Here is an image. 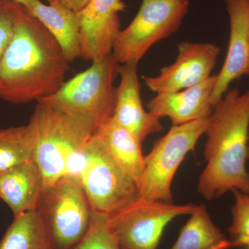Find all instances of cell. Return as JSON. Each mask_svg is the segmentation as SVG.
I'll return each mask as SVG.
<instances>
[{"mask_svg":"<svg viewBox=\"0 0 249 249\" xmlns=\"http://www.w3.org/2000/svg\"><path fill=\"white\" fill-rule=\"evenodd\" d=\"M208 123L209 119L172 125L168 133L154 143L144 158L139 197L173 203L172 183L175 173L186 156L196 148Z\"/></svg>","mask_w":249,"mask_h":249,"instance_id":"6","label":"cell"},{"mask_svg":"<svg viewBox=\"0 0 249 249\" xmlns=\"http://www.w3.org/2000/svg\"><path fill=\"white\" fill-rule=\"evenodd\" d=\"M230 19V39L225 61L216 75L213 106L223 98L234 80L249 76V0H225Z\"/></svg>","mask_w":249,"mask_h":249,"instance_id":"12","label":"cell"},{"mask_svg":"<svg viewBox=\"0 0 249 249\" xmlns=\"http://www.w3.org/2000/svg\"><path fill=\"white\" fill-rule=\"evenodd\" d=\"M69 66L53 36L20 4L0 60V98L16 105L38 102L61 88Z\"/></svg>","mask_w":249,"mask_h":249,"instance_id":"1","label":"cell"},{"mask_svg":"<svg viewBox=\"0 0 249 249\" xmlns=\"http://www.w3.org/2000/svg\"><path fill=\"white\" fill-rule=\"evenodd\" d=\"M189 6V0H142L137 16L116 38V61H140L152 46L178 31Z\"/></svg>","mask_w":249,"mask_h":249,"instance_id":"8","label":"cell"},{"mask_svg":"<svg viewBox=\"0 0 249 249\" xmlns=\"http://www.w3.org/2000/svg\"><path fill=\"white\" fill-rule=\"evenodd\" d=\"M55 1L75 12H78L89 2L90 0H55Z\"/></svg>","mask_w":249,"mask_h":249,"instance_id":"24","label":"cell"},{"mask_svg":"<svg viewBox=\"0 0 249 249\" xmlns=\"http://www.w3.org/2000/svg\"><path fill=\"white\" fill-rule=\"evenodd\" d=\"M29 124L34 135V160L43 177L44 189L65 175L69 160L95 133L88 118L37 102Z\"/></svg>","mask_w":249,"mask_h":249,"instance_id":"4","label":"cell"},{"mask_svg":"<svg viewBox=\"0 0 249 249\" xmlns=\"http://www.w3.org/2000/svg\"><path fill=\"white\" fill-rule=\"evenodd\" d=\"M11 1H14L15 2L18 3V4L24 5L27 4V2H29V1H31V0H11ZM46 1L49 2V4H52L55 0H46Z\"/></svg>","mask_w":249,"mask_h":249,"instance_id":"25","label":"cell"},{"mask_svg":"<svg viewBox=\"0 0 249 249\" xmlns=\"http://www.w3.org/2000/svg\"><path fill=\"white\" fill-rule=\"evenodd\" d=\"M125 8L123 0H90L76 12L80 25V56L95 62L112 53L121 31L119 13Z\"/></svg>","mask_w":249,"mask_h":249,"instance_id":"11","label":"cell"},{"mask_svg":"<svg viewBox=\"0 0 249 249\" xmlns=\"http://www.w3.org/2000/svg\"><path fill=\"white\" fill-rule=\"evenodd\" d=\"M181 228L171 249H231L230 240L214 224L206 206L201 204Z\"/></svg>","mask_w":249,"mask_h":249,"instance_id":"18","label":"cell"},{"mask_svg":"<svg viewBox=\"0 0 249 249\" xmlns=\"http://www.w3.org/2000/svg\"><path fill=\"white\" fill-rule=\"evenodd\" d=\"M0 249H55L37 209L15 217L0 241Z\"/></svg>","mask_w":249,"mask_h":249,"instance_id":"19","label":"cell"},{"mask_svg":"<svg viewBox=\"0 0 249 249\" xmlns=\"http://www.w3.org/2000/svg\"><path fill=\"white\" fill-rule=\"evenodd\" d=\"M19 6L11 0H0V60L12 37Z\"/></svg>","mask_w":249,"mask_h":249,"instance_id":"23","label":"cell"},{"mask_svg":"<svg viewBox=\"0 0 249 249\" xmlns=\"http://www.w3.org/2000/svg\"><path fill=\"white\" fill-rule=\"evenodd\" d=\"M43 190V177L34 160L0 172V199L14 217L37 209Z\"/></svg>","mask_w":249,"mask_h":249,"instance_id":"15","label":"cell"},{"mask_svg":"<svg viewBox=\"0 0 249 249\" xmlns=\"http://www.w3.org/2000/svg\"><path fill=\"white\" fill-rule=\"evenodd\" d=\"M71 249H121L109 225V215L92 211L86 235Z\"/></svg>","mask_w":249,"mask_h":249,"instance_id":"21","label":"cell"},{"mask_svg":"<svg viewBox=\"0 0 249 249\" xmlns=\"http://www.w3.org/2000/svg\"><path fill=\"white\" fill-rule=\"evenodd\" d=\"M205 134L206 166L199 178V194L207 201L235 189L249 195V89L227 91L214 106Z\"/></svg>","mask_w":249,"mask_h":249,"instance_id":"2","label":"cell"},{"mask_svg":"<svg viewBox=\"0 0 249 249\" xmlns=\"http://www.w3.org/2000/svg\"><path fill=\"white\" fill-rule=\"evenodd\" d=\"M55 249H71L89 229L92 209L76 178L63 176L45 188L37 205Z\"/></svg>","mask_w":249,"mask_h":249,"instance_id":"7","label":"cell"},{"mask_svg":"<svg viewBox=\"0 0 249 249\" xmlns=\"http://www.w3.org/2000/svg\"><path fill=\"white\" fill-rule=\"evenodd\" d=\"M23 6L53 36L67 61H73L80 56V25L76 12L56 1L47 5L40 0H31Z\"/></svg>","mask_w":249,"mask_h":249,"instance_id":"16","label":"cell"},{"mask_svg":"<svg viewBox=\"0 0 249 249\" xmlns=\"http://www.w3.org/2000/svg\"><path fill=\"white\" fill-rule=\"evenodd\" d=\"M216 75L200 84L175 92L157 93L147 103L149 112L158 119L169 118L173 125L211 117L213 106L211 95Z\"/></svg>","mask_w":249,"mask_h":249,"instance_id":"14","label":"cell"},{"mask_svg":"<svg viewBox=\"0 0 249 249\" xmlns=\"http://www.w3.org/2000/svg\"><path fill=\"white\" fill-rule=\"evenodd\" d=\"M119 65L112 53L93 62L89 69L65 82L56 92L38 102L88 118L96 132L114 114L116 95L114 81L119 76Z\"/></svg>","mask_w":249,"mask_h":249,"instance_id":"5","label":"cell"},{"mask_svg":"<svg viewBox=\"0 0 249 249\" xmlns=\"http://www.w3.org/2000/svg\"><path fill=\"white\" fill-rule=\"evenodd\" d=\"M243 249H249V247L248 248H243Z\"/></svg>","mask_w":249,"mask_h":249,"instance_id":"26","label":"cell"},{"mask_svg":"<svg viewBox=\"0 0 249 249\" xmlns=\"http://www.w3.org/2000/svg\"><path fill=\"white\" fill-rule=\"evenodd\" d=\"M196 207L139 197L109 215V225L121 249H157L165 227L175 218L190 215Z\"/></svg>","mask_w":249,"mask_h":249,"instance_id":"9","label":"cell"},{"mask_svg":"<svg viewBox=\"0 0 249 249\" xmlns=\"http://www.w3.org/2000/svg\"><path fill=\"white\" fill-rule=\"evenodd\" d=\"M176 60L162 67L157 76H142L145 86L156 93L175 92L209 79L221 49L209 42L185 41L178 46Z\"/></svg>","mask_w":249,"mask_h":249,"instance_id":"10","label":"cell"},{"mask_svg":"<svg viewBox=\"0 0 249 249\" xmlns=\"http://www.w3.org/2000/svg\"><path fill=\"white\" fill-rule=\"evenodd\" d=\"M95 133L104 141L116 163L139 184L145 158L142 151V142L112 118L96 129Z\"/></svg>","mask_w":249,"mask_h":249,"instance_id":"17","label":"cell"},{"mask_svg":"<svg viewBox=\"0 0 249 249\" xmlns=\"http://www.w3.org/2000/svg\"><path fill=\"white\" fill-rule=\"evenodd\" d=\"M34 135L29 124L0 128V172L34 160Z\"/></svg>","mask_w":249,"mask_h":249,"instance_id":"20","label":"cell"},{"mask_svg":"<svg viewBox=\"0 0 249 249\" xmlns=\"http://www.w3.org/2000/svg\"><path fill=\"white\" fill-rule=\"evenodd\" d=\"M235 204L232 208V222L228 232L232 248L249 247V195L232 190Z\"/></svg>","mask_w":249,"mask_h":249,"instance_id":"22","label":"cell"},{"mask_svg":"<svg viewBox=\"0 0 249 249\" xmlns=\"http://www.w3.org/2000/svg\"><path fill=\"white\" fill-rule=\"evenodd\" d=\"M66 176L79 181L92 211L111 215L139 198L138 184L94 133L70 159Z\"/></svg>","mask_w":249,"mask_h":249,"instance_id":"3","label":"cell"},{"mask_svg":"<svg viewBox=\"0 0 249 249\" xmlns=\"http://www.w3.org/2000/svg\"><path fill=\"white\" fill-rule=\"evenodd\" d=\"M138 63L132 61L119 65L121 80L116 88L112 119L142 142L147 136L161 132L163 127L160 119L145 111L142 106L137 73Z\"/></svg>","mask_w":249,"mask_h":249,"instance_id":"13","label":"cell"}]
</instances>
